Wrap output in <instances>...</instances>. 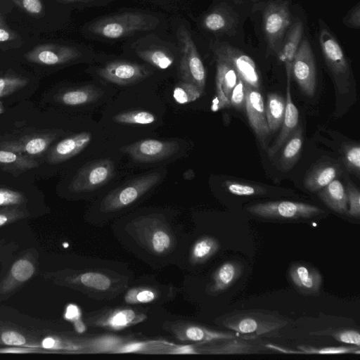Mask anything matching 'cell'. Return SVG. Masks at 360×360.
<instances>
[{
	"mask_svg": "<svg viewBox=\"0 0 360 360\" xmlns=\"http://www.w3.org/2000/svg\"><path fill=\"white\" fill-rule=\"evenodd\" d=\"M312 335H329L340 342L360 346V334L357 330L352 329H326L321 331L311 333Z\"/></svg>",
	"mask_w": 360,
	"mask_h": 360,
	"instance_id": "40",
	"label": "cell"
},
{
	"mask_svg": "<svg viewBox=\"0 0 360 360\" xmlns=\"http://www.w3.org/2000/svg\"><path fill=\"white\" fill-rule=\"evenodd\" d=\"M101 95V89L92 85H87L68 89L59 94L57 100L63 105L75 106L94 102Z\"/></svg>",
	"mask_w": 360,
	"mask_h": 360,
	"instance_id": "27",
	"label": "cell"
},
{
	"mask_svg": "<svg viewBox=\"0 0 360 360\" xmlns=\"http://www.w3.org/2000/svg\"><path fill=\"white\" fill-rule=\"evenodd\" d=\"M161 178L160 172H154L127 182L105 197L101 210L112 212L129 206L155 186Z\"/></svg>",
	"mask_w": 360,
	"mask_h": 360,
	"instance_id": "4",
	"label": "cell"
},
{
	"mask_svg": "<svg viewBox=\"0 0 360 360\" xmlns=\"http://www.w3.org/2000/svg\"><path fill=\"white\" fill-rule=\"evenodd\" d=\"M288 322L276 316L253 311L234 312L224 321V326L240 334L261 335L283 328Z\"/></svg>",
	"mask_w": 360,
	"mask_h": 360,
	"instance_id": "3",
	"label": "cell"
},
{
	"mask_svg": "<svg viewBox=\"0 0 360 360\" xmlns=\"http://www.w3.org/2000/svg\"><path fill=\"white\" fill-rule=\"evenodd\" d=\"M236 23V19L231 12L221 8L210 11L202 20L204 28L215 33L230 32Z\"/></svg>",
	"mask_w": 360,
	"mask_h": 360,
	"instance_id": "29",
	"label": "cell"
},
{
	"mask_svg": "<svg viewBox=\"0 0 360 360\" xmlns=\"http://www.w3.org/2000/svg\"><path fill=\"white\" fill-rule=\"evenodd\" d=\"M74 325L75 330L79 333H83L86 330L85 324L80 319L75 321Z\"/></svg>",
	"mask_w": 360,
	"mask_h": 360,
	"instance_id": "57",
	"label": "cell"
},
{
	"mask_svg": "<svg viewBox=\"0 0 360 360\" xmlns=\"http://www.w3.org/2000/svg\"><path fill=\"white\" fill-rule=\"evenodd\" d=\"M342 161L346 169L359 176L360 172V146L359 143H347L342 148Z\"/></svg>",
	"mask_w": 360,
	"mask_h": 360,
	"instance_id": "38",
	"label": "cell"
},
{
	"mask_svg": "<svg viewBox=\"0 0 360 360\" xmlns=\"http://www.w3.org/2000/svg\"><path fill=\"white\" fill-rule=\"evenodd\" d=\"M28 83V79L17 75L0 77V98L8 96L23 88Z\"/></svg>",
	"mask_w": 360,
	"mask_h": 360,
	"instance_id": "43",
	"label": "cell"
},
{
	"mask_svg": "<svg viewBox=\"0 0 360 360\" xmlns=\"http://www.w3.org/2000/svg\"><path fill=\"white\" fill-rule=\"evenodd\" d=\"M243 271L240 264L229 261L219 266L213 274L212 292H221L228 289L240 276Z\"/></svg>",
	"mask_w": 360,
	"mask_h": 360,
	"instance_id": "28",
	"label": "cell"
},
{
	"mask_svg": "<svg viewBox=\"0 0 360 360\" xmlns=\"http://www.w3.org/2000/svg\"><path fill=\"white\" fill-rule=\"evenodd\" d=\"M143 319V315H138L131 309H117L101 321V325L112 330H122Z\"/></svg>",
	"mask_w": 360,
	"mask_h": 360,
	"instance_id": "33",
	"label": "cell"
},
{
	"mask_svg": "<svg viewBox=\"0 0 360 360\" xmlns=\"http://www.w3.org/2000/svg\"><path fill=\"white\" fill-rule=\"evenodd\" d=\"M220 248L219 242L210 236L198 240L192 247L191 259L193 263L204 262L214 255Z\"/></svg>",
	"mask_w": 360,
	"mask_h": 360,
	"instance_id": "34",
	"label": "cell"
},
{
	"mask_svg": "<svg viewBox=\"0 0 360 360\" xmlns=\"http://www.w3.org/2000/svg\"><path fill=\"white\" fill-rule=\"evenodd\" d=\"M137 55L144 61L162 70L169 68L174 63L172 55L161 49L140 50Z\"/></svg>",
	"mask_w": 360,
	"mask_h": 360,
	"instance_id": "35",
	"label": "cell"
},
{
	"mask_svg": "<svg viewBox=\"0 0 360 360\" xmlns=\"http://www.w3.org/2000/svg\"><path fill=\"white\" fill-rule=\"evenodd\" d=\"M153 25V20L147 14L124 12L94 21L90 25L89 30L101 38L117 39L150 30Z\"/></svg>",
	"mask_w": 360,
	"mask_h": 360,
	"instance_id": "1",
	"label": "cell"
},
{
	"mask_svg": "<svg viewBox=\"0 0 360 360\" xmlns=\"http://www.w3.org/2000/svg\"><path fill=\"white\" fill-rule=\"evenodd\" d=\"M181 58L179 70L183 81L192 83L204 91L206 72L195 44L188 31L181 26L177 31Z\"/></svg>",
	"mask_w": 360,
	"mask_h": 360,
	"instance_id": "5",
	"label": "cell"
},
{
	"mask_svg": "<svg viewBox=\"0 0 360 360\" xmlns=\"http://www.w3.org/2000/svg\"><path fill=\"white\" fill-rule=\"evenodd\" d=\"M29 212L22 207H8L0 209V227L24 219Z\"/></svg>",
	"mask_w": 360,
	"mask_h": 360,
	"instance_id": "46",
	"label": "cell"
},
{
	"mask_svg": "<svg viewBox=\"0 0 360 360\" xmlns=\"http://www.w3.org/2000/svg\"><path fill=\"white\" fill-rule=\"evenodd\" d=\"M3 112V108H2V105L0 103V113H1Z\"/></svg>",
	"mask_w": 360,
	"mask_h": 360,
	"instance_id": "61",
	"label": "cell"
},
{
	"mask_svg": "<svg viewBox=\"0 0 360 360\" xmlns=\"http://www.w3.org/2000/svg\"><path fill=\"white\" fill-rule=\"evenodd\" d=\"M245 84L238 77L237 83L231 94L230 106L238 110H245Z\"/></svg>",
	"mask_w": 360,
	"mask_h": 360,
	"instance_id": "48",
	"label": "cell"
},
{
	"mask_svg": "<svg viewBox=\"0 0 360 360\" xmlns=\"http://www.w3.org/2000/svg\"><path fill=\"white\" fill-rule=\"evenodd\" d=\"M195 177V172L193 169H188L183 174V178L186 180H191Z\"/></svg>",
	"mask_w": 360,
	"mask_h": 360,
	"instance_id": "58",
	"label": "cell"
},
{
	"mask_svg": "<svg viewBox=\"0 0 360 360\" xmlns=\"http://www.w3.org/2000/svg\"><path fill=\"white\" fill-rule=\"evenodd\" d=\"M213 51L231 65L245 85L259 89V74L255 61L248 55L225 42L216 44Z\"/></svg>",
	"mask_w": 360,
	"mask_h": 360,
	"instance_id": "10",
	"label": "cell"
},
{
	"mask_svg": "<svg viewBox=\"0 0 360 360\" xmlns=\"http://www.w3.org/2000/svg\"><path fill=\"white\" fill-rule=\"evenodd\" d=\"M0 343L9 346H24L27 340L24 335L18 331L6 330L0 334Z\"/></svg>",
	"mask_w": 360,
	"mask_h": 360,
	"instance_id": "49",
	"label": "cell"
},
{
	"mask_svg": "<svg viewBox=\"0 0 360 360\" xmlns=\"http://www.w3.org/2000/svg\"><path fill=\"white\" fill-rule=\"evenodd\" d=\"M319 40L326 64L339 88L349 84L352 72L348 58L338 40L325 22L319 19Z\"/></svg>",
	"mask_w": 360,
	"mask_h": 360,
	"instance_id": "2",
	"label": "cell"
},
{
	"mask_svg": "<svg viewBox=\"0 0 360 360\" xmlns=\"http://www.w3.org/2000/svg\"><path fill=\"white\" fill-rule=\"evenodd\" d=\"M145 342H132L127 344L123 345L120 347H118L115 352L116 353H129V352H137L143 349L146 346Z\"/></svg>",
	"mask_w": 360,
	"mask_h": 360,
	"instance_id": "52",
	"label": "cell"
},
{
	"mask_svg": "<svg viewBox=\"0 0 360 360\" xmlns=\"http://www.w3.org/2000/svg\"><path fill=\"white\" fill-rule=\"evenodd\" d=\"M265 114L270 132H274L281 125L285 109V101L283 96L271 93L267 95Z\"/></svg>",
	"mask_w": 360,
	"mask_h": 360,
	"instance_id": "32",
	"label": "cell"
},
{
	"mask_svg": "<svg viewBox=\"0 0 360 360\" xmlns=\"http://www.w3.org/2000/svg\"><path fill=\"white\" fill-rule=\"evenodd\" d=\"M214 57L217 65V108L221 109L230 106L231 94L237 83L238 76L234 68L225 59L215 53Z\"/></svg>",
	"mask_w": 360,
	"mask_h": 360,
	"instance_id": "16",
	"label": "cell"
},
{
	"mask_svg": "<svg viewBox=\"0 0 360 360\" xmlns=\"http://www.w3.org/2000/svg\"><path fill=\"white\" fill-rule=\"evenodd\" d=\"M15 34L9 30L0 26V42L10 41L15 37Z\"/></svg>",
	"mask_w": 360,
	"mask_h": 360,
	"instance_id": "56",
	"label": "cell"
},
{
	"mask_svg": "<svg viewBox=\"0 0 360 360\" xmlns=\"http://www.w3.org/2000/svg\"><path fill=\"white\" fill-rule=\"evenodd\" d=\"M56 134H33L18 139L0 143V148L22 153L31 157L42 155L55 140Z\"/></svg>",
	"mask_w": 360,
	"mask_h": 360,
	"instance_id": "15",
	"label": "cell"
},
{
	"mask_svg": "<svg viewBox=\"0 0 360 360\" xmlns=\"http://www.w3.org/2000/svg\"><path fill=\"white\" fill-rule=\"evenodd\" d=\"M82 312L80 309L75 304H70L68 306L65 314V317L68 320L75 321L80 319Z\"/></svg>",
	"mask_w": 360,
	"mask_h": 360,
	"instance_id": "54",
	"label": "cell"
},
{
	"mask_svg": "<svg viewBox=\"0 0 360 360\" xmlns=\"http://www.w3.org/2000/svg\"><path fill=\"white\" fill-rule=\"evenodd\" d=\"M220 343L202 348V352L213 354H252L268 352L269 348L241 338L220 340ZM271 350V349H270Z\"/></svg>",
	"mask_w": 360,
	"mask_h": 360,
	"instance_id": "20",
	"label": "cell"
},
{
	"mask_svg": "<svg viewBox=\"0 0 360 360\" xmlns=\"http://www.w3.org/2000/svg\"><path fill=\"white\" fill-rule=\"evenodd\" d=\"M250 214L263 218L296 219L311 218L324 211L319 207L292 201H273L252 205L247 208Z\"/></svg>",
	"mask_w": 360,
	"mask_h": 360,
	"instance_id": "6",
	"label": "cell"
},
{
	"mask_svg": "<svg viewBox=\"0 0 360 360\" xmlns=\"http://www.w3.org/2000/svg\"><path fill=\"white\" fill-rule=\"evenodd\" d=\"M114 173L115 165L110 159L92 162L78 171L71 181L69 189L75 193L96 190L106 184Z\"/></svg>",
	"mask_w": 360,
	"mask_h": 360,
	"instance_id": "8",
	"label": "cell"
},
{
	"mask_svg": "<svg viewBox=\"0 0 360 360\" xmlns=\"http://www.w3.org/2000/svg\"><path fill=\"white\" fill-rule=\"evenodd\" d=\"M347 205L349 209L347 214L354 217L360 216V192L359 190L352 185L348 184L346 188Z\"/></svg>",
	"mask_w": 360,
	"mask_h": 360,
	"instance_id": "47",
	"label": "cell"
},
{
	"mask_svg": "<svg viewBox=\"0 0 360 360\" xmlns=\"http://www.w3.org/2000/svg\"><path fill=\"white\" fill-rule=\"evenodd\" d=\"M303 33V25L300 20L295 22L287 31L280 52L279 59L285 64L287 79H291L292 63Z\"/></svg>",
	"mask_w": 360,
	"mask_h": 360,
	"instance_id": "22",
	"label": "cell"
},
{
	"mask_svg": "<svg viewBox=\"0 0 360 360\" xmlns=\"http://www.w3.org/2000/svg\"><path fill=\"white\" fill-rule=\"evenodd\" d=\"M319 191V196L328 207L336 212L347 214L346 188L339 180L334 179Z\"/></svg>",
	"mask_w": 360,
	"mask_h": 360,
	"instance_id": "24",
	"label": "cell"
},
{
	"mask_svg": "<svg viewBox=\"0 0 360 360\" xmlns=\"http://www.w3.org/2000/svg\"><path fill=\"white\" fill-rule=\"evenodd\" d=\"M19 7L32 15L41 13L43 8L41 0H12Z\"/></svg>",
	"mask_w": 360,
	"mask_h": 360,
	"instance_id": "51",
	"label": "cell"
},
{
	"mask_svg": "<svg viewBox=\"0 0 360 360\" xmlns=\"http://www.w3.org/2000/svg\"><path fill=\"white\" fill-rule=\"evenodd\" d=\"M156 116L145 110H132L120 112L113 117L114 122L125 124H150L155 122Z\"/></svg>",
	"mask_w": 360,
	"mask_h": 360,
	"instance_id": "36",
	"label": "cell"
},
{
	"mask_svg": "<svg viewBox=\"0 0 360 360\" xmlns=\"http://www.w3.org/2000/svg\"><path fill=\"white\" fill-rule=\"evenodd\" d=\"M155 298V292L150 289L134 288L127 292L124 300L129 304H144L150 302Z\"/></svg>",
	"mask_w": 360,
	"mask_h": 360,
	"instance_id": "45",
	"label": "cell"
},
{
	"mask_svg": "<svg viewBox=\"0 0 360 360\" xmlns=\"http://www.w3.org/2000/svg\"><path fill=\"white\" fill-rule=\"evenodd\" d=\"M103 79L119 85H127L139 82L150 75V70L141 64L124 60L106 63L98 70Z\"/></svg>",
	"mask_w": 360,
	"mask_h": 360,
	"instance_id": "13",
	"label": "cell"
},
{
	"mask_svg": "<svg viewBox=\"0 0 360 360\" xmlns=\"http://www.w3.org/2000/svg\"><path fill=\"white\" fill-rule=\"evenodd\" d=\"M120 340L117 337L105 336L99 339L96 340L94 342V345L99 349H108L111 348L113 345H115L120 342Z\"/></svg>",
	"mask_w": 360,
	"mask_h": 360,
	"instance_id": "53",
	"label": "cell"
},
{
	"mask_svg": "<svg viewBox=\"0 0 360 360\" xmlns=\"http://www.w3.org/2000/svg\"><path fill=\"white\" fill-rule=\"evenodd\" d=\"M3 25H4V23H3L1 18L0 16V26H3Z\"/></svg>",
	"mask_w": 360,
	"mask_h": 360,
	"instance_id": "60",
	"label": "cell"
},
{
	"mask_svg": "<svg viewBox=\"0 0 360 360\" xmlns=\"http://www.w3.org/2000/svg\"><path fill=\"white\" fill-rule=\"evenodd\" d=\"M27 202L25 195L7 188H0V208L22 207Z\"/></svg>",
	"mask_w": 360,
	"mask_h": 360,
	"instance_id": "44",
	"label": "cell"
},
{
	"mask_svg": "<svg viewBox=\"0 0 360 360\" xmlns=\"http://www.w3.org/2000/svg\"><path fill=\"white\" fill-rule=\"evenodd\" d=\"M202 93L195 84L182 80L174 86L173 97L176 103L186 104L197 100Z\"/></svg>",
	"mask_w": 360,
	"mask_h": 360,
	"instance_id": "37",
	"label": "cell"
},
{
	"mask_svg": "<svg viewBox=\"0 0 360 360\" xmlns=\"http://www.w3.org/2000/svg\"><path fill=\"white\" fill-rule=\"evenodd\" d=\"M36 266L34 259L28 255L17 259L12 264L5 279L1 285V292L8 293L13 291L22 283L29 281L35 274Z\"/></svg>",
	"mask_w": 360,
	"mask_h": 360,
	"instance_id": "19",
	"label": "cell"
},
{
	"mask_svg": "<svg viewBox=\"0 0 360 360\" xmlns=\"http://www.w3.org/2000/svg\"><path fill=\"white\" fill-rule=\"evenodd\" d=\"M178 337L182 340L207 343L219 340L234 338L236 335L231 332L213 330L193 325L186 326L182 332H179Z\"/></svg>",
	"mask_w": 360,
	"mask_h": 360,
	"instance_id": "30",
	"label": "cell"
},
{
	"mask_svg": "<svg viewBox=\"0 0 360 360\" xmlns=\"http://www.w3.org/2000/svg\"><path fill=\"white\" fill-rule=\"evenodd\" d=\"M245 111L248 122L261 146L267 149V141L270 134L268 127L264 99L259 89L245 85Z\"/></svg>",
	"mask_w": 360,
	"mask_h": 360,
	"instance_id": "12",
	"label": "cell"
},
{
	"mask_svg": "<svg viewBox=\"0 0 360 360\" xmlns=\"http://www.w3.org/2000/svg\"><path fill=\"white\" fill-rule=\"evenodd\" d=\"M290 79H287L285 109L281 130L277 139L268 150L269 156H274L292 136L298 127L299 111L292 101Z\"/></svg>",
	"mask_w": 360,
	"mask_h": 360,
	"instance_id": "18",
	"label": "cell"
},
{
	"mask_svg": "<svg viewBox=\"0 0 360 360\" xmlns=\"http://www.w3.org/2000/svg\"><path fill=\"white\" fill-rule=\"evenodd\" d=\"M81 53L75 47L58 44L38 46L25 55L27 60L44 65L64 64L80 57Z\"/></svg>",
	"mask_w": 360,
	"mask_h": 360,
	"instance_id": "14",
	"label": "cell"
},
{
	"mask_svg": "<svg viewBox=\"0 0 360 360\" xmlns=\"http://www.w3.org/2000/svg\"><path fill=\"white\" fill-rule=\"evenodd\" d=\"M78 280L84 286L98 290H108L111 285L110 279L106 275L98 272L82 274Z\"/></svg>",
	"mask_w": 360,
	"mask_h": 360,
	"instance_id": "41",
	"label": "cell"
},
{
	"mask_svg": "<svg viewBox=\"0 0 360 360\" xmlns=\"http://www.w3.org/2000/svg\"><path fill=\"white\" fill-rule=\"evenodd\" d=\"M292 77L302 91L309 97L316 89V70L314 53L309 41L304 39L300 43L292 63Z\"/></svg>",
	"mask_w": 360,
	"mask_h": 360,
	"instance_id": "9",
	"label": "cell"
},
{
	"mask_svg": "<svg viewBox=\"0 0 360 360\" xmlns=\"http://www.w3.org/2000/svg\"><path fill=\"white\" fill-rule=\"evenodd\" d=\"M289 275L292 282L300 291L307 294H315L319 291L322 276L314 268L297 264L291 266Z\"/></svg>",
	"mask_w": 360,
	"mask_h": 360,
	"instance_id": "21",
	"label": "cell"
},
{
	"mask_svg": "<svg viewBox=\"0 0 360 360\" xmlns=\"http://www.w3.org/2000/svg\"><path fill=\"white\" fill-rule=\"evenodd\" d=\"M262 22L268 46L271 51L278 55L285 33L290 24L288 3H269L264 11Z\"/></svg>",
	"mask_w": 360,
	"mask_h": 360,
	"instance_id": "7",
	"label": "cell"
},
{
	"mask_svg": "<svg viewBox=\"0 0 360 360\" xmlns=\"http://www.w3.org/2000/svg\"><path fill=\"white\" fill-rule=\"evenodd\" d=\"M150 232L146 233V241L149 249L154 253L161 255L167 252L172 245L171 233L166 226L156 218H150Z\"/></svg>",
	"mask_w": 360,
	"mask_h": 360,
	"instance_id": "25",
	"label": "cell"
},
{
	"mask_svg": "<svg viewBox=\"0 0 360 360\" xmlns=\"http://www.w3.org/2000/svg\"><path fill=\"white\" fill-rule=\"evenodd\" d=\"M1 209V208H0Z\"/></svg>",
	"mask_w": 360,
	"mask_h": 360,
	"instance_id": "62",
	"label": "cell"
},
{
	"mask_svg": "<svg viewBox=\"0 0 360 360\" xmlns=\"http://www.w3.org/2000/svg\"><path fill=\"white\" fill-rule=\"evenodd\" d=\"M39 163L31 156L0 148V169L18 175L36 168Z\"/></svg>",
	"mask_w": 360,
	"mask_h": 360,
	"instance_id": "26",
	"label": "cell"
},
{
	"mask_svg": "<svg viewBox=\"0 0 360 360\" xmlns=\"http://www.w3.org/2000/svg\"><path fill=\"white\" fill-rule=\"evenodd\" d=\"M340 174L338 165L321 163L314 167L306 175L304 184L310 191H319L336 179Z\"/></svg>",
	"mask_w": 360,
	"mask_h": 360,
	"instance_id": "23",
	"label": "cell"
},
{
	"mask_svg": "<svg viewBox=\"0 0 360 360\" xmlns=\"http://www.w3.org/2000/svg\"><path fill=\"white\" fill-rule=\"evenodd\" d=\"M90 132L83 131L57 143L48 153L50 163L56 164L68 160L82 151L91 141Z\"/></svg>",
	"mask_w": 360,
	"mask_h": 360,
	"instance_id": "17",
	"label": "cell"
},
{
	"mask_svg": "<svg viewBox=\"0 0 360 360\" xmlns=\"http://www.w3.org/2000/svg\"><path fill=\"white\" fill-rule=\"evenodd\" d=\"M200 352L192 345H186L177 346L174 348L172 353L177 354H198Z\"/></svg>",
	"mask_w": 360,
	"mask_h": 360,
	"instance_id": "55",
	"label": "cell"
},
{
	"mask_svg": "<svg viewBox=\"0 0 360 360\" xmlns=\"http://www.w3.org/2000/svg\"><path fill=\"white\" fill-rule=\"evenodd\" d=\"M224 184L232 194L240 196L263 195L266 189L257 185H250L233 181H226Z\"/></svg>",
	"mask_w": 360,
	"mask_h": 360,
	"instance_id": "42",
	"label": "cell"
},
{
	"mask_svg": "<svg viewBox=\"0 0 360 360\" xmlns=\"http://www.w3.org/2000/svg\"><path fill=\"white\" fill-rule=\"evenodd\" d=\"M60 1H66V2L87 3L89 1H93L94 0H60Z\"/></svg>",
	"mask_w": 360,
	"mask_h": 360,
	"instance_id": "59",
	"label": "cell"
},
{
	"mask_svg": "<svg viewBox=\"0 0 360 360\" xmlns=\"http://www.w3.org/2000/svg\"><path fill=\"white\" fill-rule=\"evenodd\" d=\"M360 4L357 2L343 17L342 23L349 28L360 27Z\"/></svg>",
	"mask_w": 360,
	"mask_h": 360,
	"instance_id": "50",
	"label": "cell"
},
{
	"mask_svg": "<svg viewBox=\"0 0 360 360\" xmlns=\"http://www.w3.org/2000/svg\"><path fill=\"white\" fill-rule=\"evenodd\" d=\"M302 354H359V347L355 345L314 347L311 346L300 345L297 347Z\"/></svg>",
	"mask_w": 360,
	"mask_h": 360,
	"instance_id": "39",
	"label": "cell"
},
{
	"mask_svg": "<svg viewBox=\"0 0 360 360\" xmlns=\"http://www.w3.org/2000/svg\"><path fill=\"white\" fill-rule=\"evenodd\" d=\"M179 149L176 141H164L156 139H143L125 146L121 150L139 162H154L167 159Z\"/></svg>",
	"mask_w": 360,
	"mask_h": 360,
	"instance_id": "11",
	"label": "cell"
},
{
	"mask_svg": "<svg viewBox=\"0 0 360 360\" xmlns=\"http://www.w3.org/2000/svg\"><path fill=\"white\" fill-rule=\"evenodd\" d=\"M303 141V130L299 126L288 139L283 148L280 164L283 170L290 169L297 162L302 148Z\"/></svg>",
	"mask_w": 360,
	"mask_h": 360,
	"instance_id": "31",
	"label": "cell"
}]
</instances>
